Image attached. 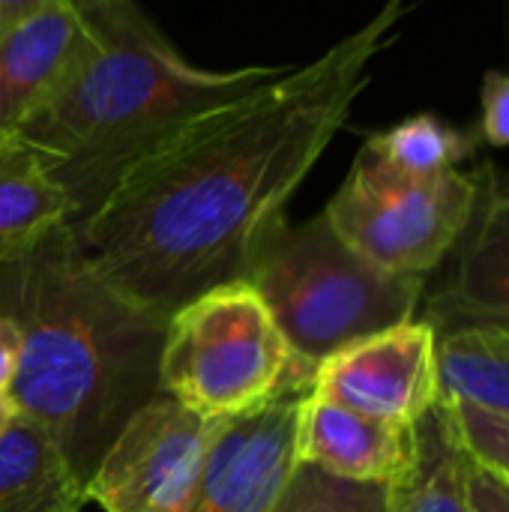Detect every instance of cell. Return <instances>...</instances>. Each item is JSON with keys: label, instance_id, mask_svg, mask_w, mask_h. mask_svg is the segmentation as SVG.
Returning <instances> with one entry per match:
<instances>
[{"label": "cell", "instance_id": "cell-1", "mask_svg": "<svg viewBox=\"0 0 509 512\" xmlns=\"http://www.w3.org/2000/svg\"><path fill=\"white\" fill-rule=\"evenodd\" d=\"M411 6L384 0L312 63L279 69L198 114L135 162L90 216L69 225L84 261L165 321L204 291L246 279Z\"/></svg>", "mask_w": 509, "mask_h": 512}, {"label": "cell", "instance_id": "cell-2", "mask_svg": "<svg viewBox=\"0 0 509 512\" xmlns=\"http://www.w3.org/2000/svg\"><path fill=\"white\" fill-rule=\"evenodd\" d=\"M0 315L21 330L9 396L87 483L120 429L159 396L168 321L114 291L69 222L0 261Z\"/></svg>", "mask_w": 509, "mask_h": 512}, {"label": "cell", "instance_id": "cell-3", "mask_svg": "<svg viewBox=\"0 0 509 512\" xmlns=\"http://www.w3.org/2000/svg\"><path fill=\"white\" fill-rule=\"evenodd\" d=\"M78 3L87 15L84 51L15 132L63 189L69 225L90 216L135 162L198 114L279 75V66H192L135 0Z\"/></svg>", "mask_w": 509, "mask_h": 512}, {"label": "cell", "instance_id": "cell-4", "mask_svg": "<svg viewBox=\"0 0 509 512\" xmlns=\"http://www.w3.org/2000/svg\"><path fill=\"white\" fill-rule=\"evenodd\" d=\"M267 303L294 357L318 369L330 354L417 318L426 279L384 273L360 258L324 213L288 219L267 237L246 279Z\"/></svg>", "mask_w": 509, "mask_h": 512}, {"label": "cell", "instance_id": "cell-5", "mask_svg": "<svg viewBox=\"0 0 509 512\" xmlns=\"http://www.w3.org/2000/svg\"><path fill=\"white\" fill-rule=\"evenodd\" d=\"M315 369L294 357L249 282H228L180 306L165 327L159 393L204 420L243 417Z\"/></svg>", "mask_w": 509, "mask_h": 512}, {"label": "cell", "instance_id": "cell-6", "mask_svg": "<svg viewBox=\"0 0 509 512\" xmlns=\"http://www.w3.org/2000/svg\"><path fill=\"white\" fill-rule=\"evenodd\" d=\"M477 189V171L411 177L363 147L324 216L378 270L429 279L465 231Z\"/></svg>", "mask_w": 509, "mask_h": 512}, {"label": "cell", "instance_id": "cell-7", "mask_svg": "<svg viewBox=\"0 0 509 512\" xmlns=\"http://www.w3.org/2000/svg\"><path fill=\"white\" fill-rule=\"evenodd\" d=\"M216 426L159 393L120 429L84 498L105 512H189Z\"/></svg>", "mask_w": 509, "mask_h": 512}, {"label": "cell", "instance_id": "cell-8", "mask_svg": "<svg viewBox=\"0 0 509 512\" xmlns=\"http://www.w3.org/2000/svg\"><path fill=\"white\" fill-rule=\"evenodd\" d=\"M312 393L372 420L417 426L438 402V336L423 318L345 345L318 363Z\"/></svg>", "mask_w": 509, "mask_h": 512}, {"label": "cell", "instance_id": "cell-9", "mask_svg": "<svg viewBox=\"0 0 509 512\" xmlns=\"http://www.w3.org/2000/svg\"><path fill=\"white\" fill-rule=\"evenodd\" d=\"M309 393L312 384H291L261 408L222 420L189 512H273L297 468V417Z\"/></svg>", "mask_w": 509, "mask_h": 512}, {"label": "cell", "instance_id": "cell-10", "mask_svg": "<svg viewBox=\"0 0 509 512\" xmlns=\"http://www.w3.org/2000/svg\"><path fill=\"white\" fill-rule=\"evenodd\" d=\"M477 180L471 219L444 258L435 288L420 300L435 336L468 324L509 327V177L495 165H480Z\"/></svg>", "mask_w": 509, "mask_h": 512}, {"label": "cell", "instance_id": "cell-11", "mask_svg": "<svg viewBox=\"0 0 509 512\" xmlns=\"http://www.w3.org/2000/svg\"><path fill=\"white\" fill-rule=\"evenodd\" d=\"M84 42L78 0H42L0 30V135H15L51 99Z\"/></svg>", "mask_w": 509, "mask_h": 512}, {"label": "cell", "instance_id": "cell-12", "mask_svg": "<svg viewBox=\"0 0 509 512\" xmlns=\"http://www.w3.org/2000/svg\"><path fill=\"white\" fill-rule=\"evenodd\" d=\"M414 456V426L372 420L309 393L297 417L294 459L351 483L390 486Z\"/></svg>", "mask_w": 509, "mask_h": 512}, {"label": "cell", "instance_id": "cell-13", "mask_svg": "<svg viewBox=\"0 0 509 512\" xmlns=\"http://www.w3.org/2000/svg\"><path fill=\"white\" fill-rule=\"evenodd\" d=\"M84 480L54 438L18 417L0 435V512H81Z\"/></svg>", "mask_w": 509, "mask_h": 512}, {"label": "cell", "instance_id": "cell-14", "mask_svg": "<svg viewBox=\"0 0 509 512\" xmlns=\"http://www.w3.org/2000/svg\"><path fill=\"white\" fill-rule=\"evenodd\" d=\"M69 222V201L45 159L15 135H0V261L30 252Z\"/></svg>", "mask_w": 509, "mask_h": 512}, {"label": "cell", "instance_id": "cell-15", "mask_svg": "<svg viewBox=\"0 0 509 512\" xmlns=\"http://www.w3.org/2000/svg\"><path fill=\"white\" fill-rule=\"evenodd\" d=\"M468 471L471 456L441 399L414 426V456L405 474L390 483L387 512H468Z\"/></svg>", "mask_w": 509, "mask_h": 512}, {"label": "cell", "instance_id": "cell-16", "mask_svg": "<svg viewBox=\"0 0 509 512\" xmlns=\"http://www.w3.org/2000/svg\"><path fill=\"white\" fill-rule=\"evenodd\" d=\"M441 396L509 417V327L468 324L438 333Z\"/></svg>", "mask_w": 509, "mask_h": 512}, {"label": "cell", "instance_id": "cell-17", "mask_svg": "<svg viewBox=\"0 0 509 512\" xmlns=\"http://www.w3.org/2000/svg\"><path fill=\"white\" fill-rule=\"evenodd\" d=\"M390 168L411 177H438L462 168L480 147L477 129H462L438 114H411L363 144Z\"/></svg>", "mask_w": 509, "mask_h": 512}, {"label": "cell", "instance_id": "cell-18", "mask_svg": "<svg viewBox=\"0 0 509 512\" xmlns=\"http://www.w3.org/2000/svg\"><path fill=\"white\" fill-rule=\"evenodd\" d=\"M390 486L351 483L315 465H297L273 512H387Z\"/></svg>", "mask_w": 509, "mask_h": 512}, {"label": "cell", "instance_id": "cell-19", "mask_svg": "<svg viewBox=\"0 0 509 512\" xmlns=\"http://www.w3.org/2000/svg\"><path fill=\"white\" fill-rule=\"evenodd\" d=\"M450 408L456 435L471 456L474 465L498 474L509 483V417L489 411L483 405H474L468 399H447L441 396Z\"/></svg>", "mask_w": 509, "mask_h": 512}, {"label": "cell", "instance_id": "cell-20", "mask_svg": "<svg viewBox=\"0 0 509 512\" xmlns=\"http://www.w3.org/2000/svg\"><path fill=\"white\" fill-rule=\"evenodd\" d=\"M480 144L509 147V72L489 69L480 84Z\"/></svg>", "mask_w": 509, "mask_h": 512}, {"label": "cell", "instance_id": "cell-21", "mask_svg": "<svg viewBox=\"0 0 509 512\" xmlns=\"http://www.w3.org/2000/svg\"><path fill=\"white\" fill-rule=\"evenodd\" d=\"M468 512H509V483L471 462L468 471Z\"/></svg>", "mask_w": 509, "mask_h": 512}, {"label": "cell", "instance_id": "cell-22", "mask_svg": "<svg viewBox=\"0 0 509 512\" xmlns=\"http://www.w3.org/2000/svg\"><path fill=\"white\" fill-rule=\"evenodd\" d=\"M21 360V330L12 318L0 315V393H9Z\"/></svg>", "mask_w": 509, "mask_h": 512}, {"label": "cell", "instance_id": "cell-23", "mask_svg": "<svg viewBox=\"0 0 509 512\" xmlns=\"http://www.w3.org/2000/svg\"><path fill=\"white\" fill-rule=\"evenodd\" d=\"M42 0H0V30L9 24V21H15L18 15H24L27 9H33V6H39Z\"/></svg>", "mask_w": 509, "mask_h": 512}, {"label": "cell", "instance_id": "cell-24", "mask_svg": "<svg viewBox=\"0 0 509 512\" xmlns=\"http://www.w3.org/2000/svg\"><path fill=\"white\" fill-rule=\"evenodd\" d=\"M18 417H21V411H18L15 399H12L9 393H0V435H3Z\"/></svg>", "mask_w": 509, "mask_h": 512}]
</instances>
